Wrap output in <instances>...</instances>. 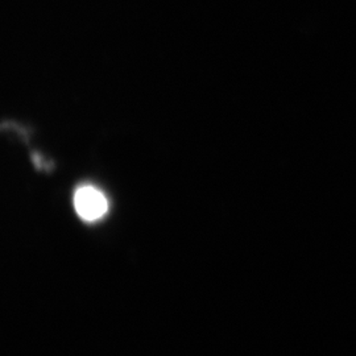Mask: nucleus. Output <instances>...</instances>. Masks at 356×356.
I'll return each instance as SVG.
<instances>
[{
    "mask_svg": "<svg viewBox=\"0 0 356 356\" xmlns=\"http://www.w3.org/2000/svg\"><path fill=\"white\" fill-rule=\"evenodd\" d=\"M76 216L86 223H97L107 216L110 202L101 189L92 185H82L76 189L73 198Z\"/></svg>",
    "mask_w": 356,
    "mask_h": 356,
    "instance_id": "f257e3e1",
    "label": "nucleus"
}]
</instances>
